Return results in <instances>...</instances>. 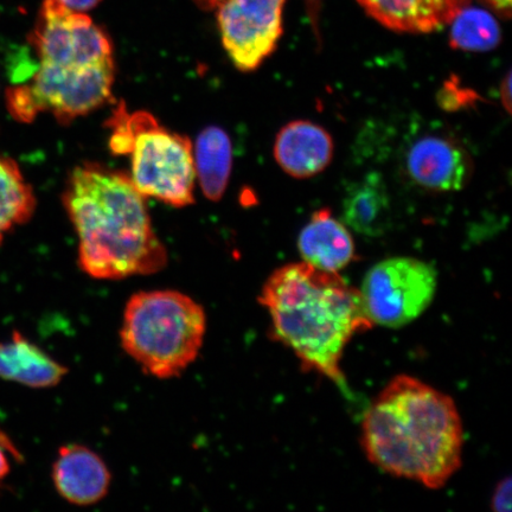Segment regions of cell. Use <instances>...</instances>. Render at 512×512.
<instances>
[{"mask_svg": "<svg viewBox=\"0 0 512 512\" xmlns=\"http://www.w3.org/2000/svg\"><path fill=\"white\" fill-rule=\"evenodd\" d=\"M29 44L37 69L28 85L9 89L12 117L30 123L48 112L62 124L104 106L115 76L110 37L85 12L44 0Z\"/></svg>", "mask_w": 512, "mask_h": 512, "instance_id": "1", "label": "cell"}, {"mask_svg": "<svg viewBox=\"0 0 512 512\" xmlns=\"http://www.w3.org/2000/svg\"><path fill=\"white\" fill-rule=\"evenodd\" d=\"M361 443L377 469L430 490L444 488L463 464L464 430L456 403L408 375L394 377L370 403Z\"/></svg>", "mask_w": 512, "mask_h": 512, "instance_id": "2", "label": "cell"}, {"mask_svg": "<svg viewBox=\"0 0 512 512\" xmlns=\"http://www.w3.org/2000/svg\"><path fill=\"white\" fill-rule=\"evenodd\" d=\"M259 303L270 315L274 341L290 349L305 371L326 377L349 396L344 351L356 335L374 328L360 291L338 273L303 261L278 268L262 287Z\"/></svg>", "mask_w": 512, "mask_h": 512, "instance_id": "3", "label": "cell"}, {"mask_svg": "<svg viewBox=\"0 0 512 512\" xmlns=\"http://www.w3.org/2000/svg\"><path fill=\"white\" fill-rule=\"evenodd\" d=\"M145 198L123 172L83 164L70 174L63 202L78 234L79 266L89 277L119 280L168 264Z\"/></svg>", "mask_w": 512, "mask_h": 512, "instance_id": "4", "label": "cell"}, {"mask_svg": "<svg viewBox=\"0 0 512 512\" xmlns=\"http://www.w3.org/2000/svg\"><path fill=\"white\" fill-rule=\"evenodd\" d=\"M206 332V311L194 299L171 290L144 291L125 306L120 342L146 374L166 380L197 360Z\"/></svg>", "mask_w": 512, "mask_h": 512, "instance_id": "5", "label": "cell"}, {"mask_svg": "<svg viewBox=\"0 0 512 512\" xmlns=\"http://www.w3.org/2000/svg\"><path fill=\"white\" fill-rule=\"evenodd\" d=\"M107 127L115 155L131 158L134 187L145 197L182 208L194 203L195 165L187 137L166 130L152 114L115 108Z\"/></svg>", "mask_w": 512, "mask_h": 512, "instance_id": "6", "label": "cell"}, {"mask_svg": "<svg viewBox=\"0 0 512 512\" xmlns=\"http://www.w3.org/2000/svg\"><path fill=\"white\" fill-rule=\"evenodd\" d=\"M437 287V272L427 262L392 258L370 268L360 293L371 323L400 329L430 307Z\"/></svg>", "mask_w": 512, "mask_h": 512, "instance_id": "7", "label": "cell"}, {"mask_svg": "<svg viewBox=\"0 0 512 512\" xmlns=\"http://www.w3.org/2000/svg\"><path fill=\"white\" fill-rule=\"evenodd\" d=\"M285 0H224L217 6L222 43L242 72H252L272 55L283 35Z\"/></svg>", "mask_w": 512, "mask_h": 512, "instance_id": "8", "label": "cell"}, {"mask_svg": "<svg viewBox=\"0 0 512 512\" xmlns=\"http://www.w3.org/2000/svg\"><path fill=\"white\" fill-rule=\"evenodd\" d=\"M408 176L419 187L433 191L462 190L472 174V162L462 146L440 136H426L409 147Z\"/></svg>", "mask_w": 512, "mask_h": 512, "instance_id": "9", "label": "cell"}, {"mask_svg": "<svg viewBox=\"0 0 512 512\" xmlns=\"http://www.w3.org/2000/svg\"><path fill=\"white\" fill-rule=\"evenodd\" d=\"M53 482L64 501L89 507L106 497L111 472L104 460L89 448L67 445L60 448L53 465Z\"/></svg>", "mask_w": 512, "mask_h": 512, "instance_id": "10", "label": "cell"}, {"mask_svg": "<svg viewBox=\"0 0 512 512\" xmlns=\"http://www.w3.org/2000/svg\"><path fill=\"white\" fill-rule=\"evenodd\" d=\"M330 133L311 121L297 120L281 128L275 139L274 157L286 174L305 179L324 171L334 157Z\"/></svg>", "mask_w": 512, "mask_h": 512, "instance_id": "11", "label": "cell"}, {"mask_svg": "<svg viewBox=\"0 0 512 512\" xmlns=\"http://www.w3.org/2000/svg\"><path fill=\"white\" fill-rule=\"evenodd\" d=\"M384 27L409 34H428L450 25L470 0H357Z\"/></svg>", "mask_w": 512, "mask_h": 512, "instance_id": "12", "label": "cell"}, {"mask_svg": "<svg viewBox=\"0 0 512 512\" xmlns=\"http://www.w3.org/2000/svg\"><path fill=\"white\" fill-rule=\"evenodd\" d=\"M298 251L306 264L338 273L354 260L355 243L347 226L335 219L330 210L322 209L300 232Z\"/></svg>", "mask_w": 512, "mask_h": 512, "instance_id": "13", "label": "cell"}, {"mask_svg": "<svg viewBox=\"0 0 512 512\" xmlns=\"http://www.w3.org/2000/svg\"><path fill=\"white\" fill-rule=\"evenodd\" d=\"M68 369L46 351L14 332L10 341L0 343V380L44 389L60 384Z\"/></svg>", "mask_w": 512, "mask_h": 512, "instance_id": "14", "label": "cell"}, {"mask_svg": "<svg viewBox=\"0 0 512 512\" xmlns=\"http://www.w3.org/2000/svg\"><path fill=\"white\" fill-rule=\"evenodd\" d=\"M390 198L379 174H369L350 185L342 204L345 226L368 238H377L389 228Z\"/></svg>", "mask_w": 512, "mask_h": 512, "instance_id": "15", "label": "cell"}, {"mask_svg": "<svg viewBox=\"0 0 512 512\" xmlns=\"http://www.w3.org/2000/svg\"><path fill=\"white\" fill-rule=\"evenodd\" d=\"M194 151L195 174L204 196L221 200L232 174L233 150L228 134L220 127L210 126L197 138Z\"/></svg>", "mask_w": 512, "mask_h": 512, "instance_id": "16", "label": "cell"}, {"mask_svg": "<svg viewBox=\"0 0 512 512\" xmlns=\"http://www.w3.org/2000/svg\"><path fill=\"white\" fill-rule=\"evenodd\" d=\"M36 208L34 191L18 165L0 157V243L19 224L30 220Z\"/></svg>", "mask_w": 512, "mask_h": 512, "instance_id": "17", "label": "cell"}, {"mask_svg": "<svg viewBox=\"0 0 512 512\" xmlns=\"http://www.w3.org/2000/svg\"><path fill=\"white\" fill-rule=\"evenodd\" d=\"M450 43L454 49L488 51L501 42V29L489 12L463 9L451 22Z\"/></svg>", "mask_w": 512, "mask_h": 512, "instance_id": "18", "label": "cell"}, {"mask_svg": "<svg viewBox=\"0 0 512 512\" xmlns=\"http://www.w3.org/2000/svg\"><path fill=\"white\" fill-rule=\"evenodd\" d=\"M491 507L495 512H509L511 508V479L502 480L496 486L491 498Z\"/></svg>", "mask_w": 512, "mask_h": 512, "instance_id": "19", "label": "cell"}, {"mask_svg": "<svg viewBox=\"0 0 512 512\" xmlns=\"http://www.w3.org/2000/svg\"><path fill=\"white\" fill-rule=\"evenodd\" d=\"M66 8L78 12H86L98 6L102 0H59Z\"/></svg>", "mask_w": 512, "mask_h": 512, "instance_id": "20", "label": "cell"}, {"mask_svg": "<svg viewBox=\"0 0 512 512\" xmlns=\"http://www.w3.org/2000/svg\"><path fill=\"white\" fill-rule=\"evenodd\" d=\"M501 99L502 104L508 113L511 112V74L510 72L502 82L501 86Z\"/></svg>", "mask_w": 512, "mask_h": 512, "instance_id": "21", "label": "cell"}, {"mask_svg": "<svg viewBox=\"0 0 512 512\" xmlns=\"http://www.w3.org/2000/svg\"><path fill=\"white\" fill-rule=\"evenodd\" d=\"M499 14L509 18L511 16V0H486Z\"/></svg>", "mask_w": 512, "mask_h": 512, "instance_id": "22", "label": "cell"}, {"mask_svg": "<svg viewBox=\"0 0 512 512\" xmlns=\"http://www.w3.org/2000/svg\"><path fill=\"white\" fill-rule=\"evenodd\" d=\"M10 473V463L8 457L0 447V484L3 483V480L8 477Z\"/></svg>", "mask_w": 512, "mask_h": 512, "instance_id": "23", "label": "cell"}, {"mask_svg": "<svg viewBox=\"0 0 512 512\" xmlns=\"http://www.w3.org/2000/svg\"><path fill=\"white\" fill-rule=\"evenodd\" d=\"M195 2L200 5L202 9L215 10L224 0H195Z\"/></svg>", "mask_w": 512, "mask_h": 512, "instance_id": "24", "label": "cell"}]
</instances>
